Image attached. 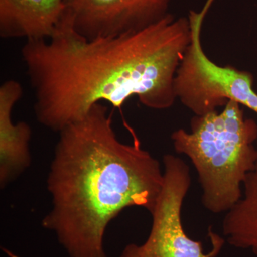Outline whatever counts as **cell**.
I'll use <instances>...</instances> for the list:
<instances>
[{
  "instance_id": "obj_1",
  "label": "cell",
  "mask_w": 257,
  "mask_h": 257,
  "mask_svg": "<svg viewBox=\"0 0 257 257\" xmlns=\"http://www.w3.org/2000/svg\"><path fill=\"white\" fill-rule=\"evenodd\" d=\"M191 40L188 17L170 13L139 31L87 39L64 13L52 37L27 40L21 50L37 121L60 133L97 103L121 109L133 96L150 109L172 107Z\"/></svg>"
},
{
  "instance_id": "obj_2",
  "label": "cell",
  "mask_w": 257,
  "mask_h": 257,
  "mask_svg": "<svg viewBox=\"0 0 257 257\" xmlns=\"http://www.w3.org/2000/svg\"><path fill=\"white\" fill-rule=\"evenodd\" d=\"M111 116L97 103L59 133L47 177L52 208L42 224L70 257H106L111 221L128 207L151 214L163 187L160 162L137 140L121 143Z\"/></svg>"
},
{
  "instance_id": "obj_3",
  "label": "cell",
  "mask_w": 257,
  "mask_h": 257,
  "mask_svg": "<svg viewBox=\"0 0 257 257\" xmlns=\"http://www.w3.org/2000/svg\"><path fill=\"white\" fill-rule=\"evenodd\" d=\"M243 106L229 101L218 110L191 120L190 131L171 135L177 153L188 157L202 188L203 207L226 213L242 197L243 185L257 160V123Z\"/></svg>"
},
{
  "instance_id": "obj_4",
  "label": "cell",
  "mask_w": 257,
  "mask_h": 257,
  "mask_svg": "<svg viewBox=\"0 0 257 257\" xmlns=\"http://www.w3.org/2000/svg\"><path fill=\"white\" fill-rule=\"evenodd\" d=\"M164 183L155 209L148 237L141 244L130 243L120 257H216L224 238L208 229L211 249L205 253L202 243L184 231L182 209L191 186L190 169L184 160L167 154L163 157Z\"/></svg>"
},
{
  "instance_id": "obj_5",
  "label": "cell",
  "mask_w": 257,
  "mask_h": 257,
  "mask_svg": "<svg viewBox=\"0 0 257 257\" xmlns=\"http://www.w3.org/2000/svg\"><path fill=\"white\" fill-rule=\"evenodd\" d=\"M172 0H64L74 30L87 39L139 31L170 14Z\"/></svg>"
},
{
  "instance_id": "obj_6",
  "label": "cell",
  "mask_w": 257,
  "mask_h": 257,
  "mask_svg": "<svg viewBox=\"0 0 257 257\" xmlns=\"http://www.w3.org/2000/svg\"><path fill=\"white\" fill-rule=\"evenodd\" d=\"M18 81H5L0 87V184L2 188L22 175L31 164L32 130L25 121L14 124L12 111L23 96Z\"/></svg>"
},
{
  "instance_id": "obj_7",
  "label": "cell",
  "mask_w": 257,
  "mask_h": 257,
  "mask_svg": "<svg viewBox=\"0 0 257 257\" xmlns=\"http://www.w3.org/2000/svg\"><path fill=\"white\" fill-rule=\"evenodd\" d=\"M64 11V0H0V36L47 40Z\"/></svg>"
},
{
  "instance_id": "obj_8",
  "label": "cell",
  "mask_w": 257,
  "mask_h": 257,
  "mask_svg": "<svg viewBox=\"0 0 257 257\" xmlns=\"http://www.w3.org/2000/svg\"><path fill=\"white\" fill-rule=\"evenodd\" d=\"M222 234L231 246L247 250L257 257V160L243 183L242 197L225 214Z\"/></svg>"
}]
</instances>
